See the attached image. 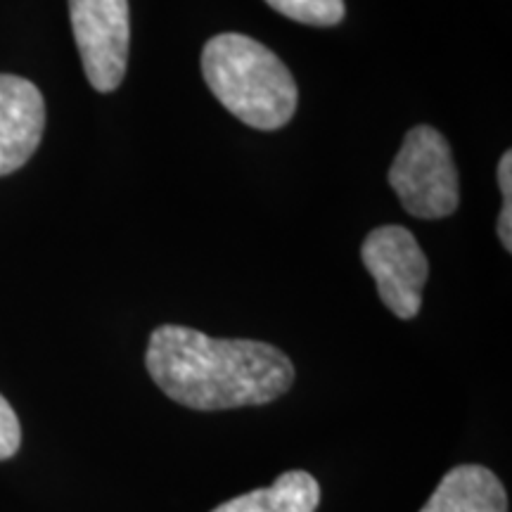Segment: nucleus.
<instances>
[{
	"mask_svg": "<svg viewBox=\"0 0 512 512\" xmlns=\"http://www.w3.org/2000/svg\"><path fill=\"white\" fill-rule=\"evenodd\" d=\"M389 185L415 219L437 221L460 204V178L448 140L432 126H415L389 166Z\"/></svg>",
	"mask_w": 512,
	"mask_h": 512,
	"instance_id": "3",
	"label": "nucleus"
},
{
	"mask_svg": "<svg viewBox=\"0 0 512 512\" xmlns=\"http://www.w3.org/2000/svg\"><path fill=\"white\" fill-rule=\"evenodd\" d=\"M145 368L171 401L207 413L264 406L294 384L290 356L273 344L216 339L183 325L152 332Z\"/></svg>",
	"mask_w": 512,
	"mask_h": 512,
	"instance_id": "1",
	"label": "nucleus"
},
{
	"mask_svg": "<svg viewBox=\"0 0 512 512\" xmlns=\"http://www.w3.org/2000/svg\"><path fill=\"white\" fill-rule=\"evenodd\" d=\"M22 444V427H19L17 413L12 411V406L0 394V460H8L19 451Z\"/></svg>",
	"mask_w": 512,
	"mask_h": 512,
	"instance_id": "10",
	"label": "nucleus"
},
{
	"mask_svg": "<svg viewBox=\"0 0 512 512\" xmlns=\"http://www.w3.org/2000/svg\"><path fill=\"white\" fill-rule=\"evenodd\" d=\"M209 91L242 124L278 131L297 112V81L273 50L245 34H219L202 50Z\"/></svg>",
	"mask_w": 512,
	"mask_h": 512,
	"instance_id": "2",
	"label": "nucleus"
},
{
	"mask_svg": "<svg viewBox=\"0 0 512 512\" xmlns=\"http://www.w3.org/2000/svg\"><path fill=\"white\" fill-rule=\"evenodd\" d=\"M280 15L311 27H335L347 15L344 0H266Z\"/></svg>",
	"mask_w": 512,
	"mask_h": 512,
	"instance_id": "9",
	"label": "nucleus"
},
{
	"mask_svg": "<svg viewBox=\"0 0 512 512\" xmlns=\"http://www.w3.org/2000/svg\"><path fill=\"white\" fill-rule=\"evenodd\" d=\"M69 17L86 79L98 93L117 91L131 43L128 0H69Z\"/></svg>",
	"mask_w": 512,
	"mask_h": 512,
	"instance_id": "5",
	"label": "nucleus"
},
{
	"mask_svg": "<svg viewBox=\"0 0 512 512\" xmlns=\"http://www.w3.org/2000/svg\"><path fill=\"white\" fill-rule=\"evenodd\" d=\"M498 185H501L503 200L512 202V152L508 150L498 162Z\"/></svg>",
	"mask_w": 512,
	"mask_h": 512,
	"instance_id": "11",
	"label": "nucleus"
},
{
	"mask_svg": "<svg viewBox=\"0 0 512 512\" xmlns=\"http://www.w3.org/2000/svg\"><path fill=\"white\" fill-rule=\"evenodd\" d=\"M320 486L304 470L283 472L268 489H254L249 494L221 503L211 512H316Z\"/></svg>",
	"mask_w": 512,
	"mask_h": 512,
	"instance_id": "8",
	"label": "nucleus"
},
{
	"mask_svg": "<svg viewBox=\"0 0 512 512\" xmlns=\"http://www.w3.org/2000/svg\"><path fill=\"white\" fill-rule=\"evenodd\" d=\"M420 512H508V494L489 467L458 465L446 472Z\"/></svg>",
	"mask_w": 512,
	"mask_h": 512,
	"instance_id": "7",
	"label": "nucleus"
},
{
	"mask_svg": "<svg viewBox=\"0 0 512 512\" xmlns=\"http://www.w3.org/2000/svg\"><path fill=\"white\" fill-rule=\"evenodd\" d=\"M361 259L375 278L382 304L401 320L418 316L422 292L430 278V261L411 230L403 226L370 230L363 240Z\"/></svg>",
	"mask_w": 512,
	"mask_h": 512,
	"instance_id": "4",
	"label": "nucleus"
},
{
	"mask_svg": "<svg viewBox=\"0 0 512 512\" xmlns=\"http://www.w3.org/2000/svg\"><path fill=\"white\" fill-rule=\"evenodd\" d=\"M46 131V100L29 79L0 74V176L34 157Z\"/></svg>",
	"mask_w": 512,
	"mask_h": 512,
	"instance_id": "6",
	"label": "nucleus"
}]
</instances>
